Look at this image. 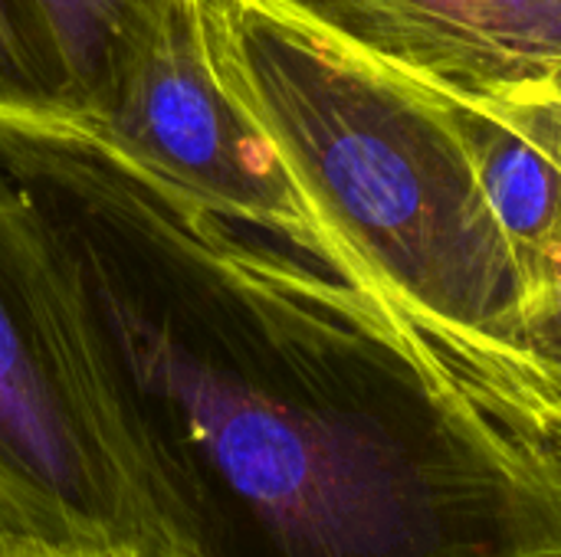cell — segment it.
<instances>
[{
    "instance_id": "6da1fadb",
    "label": "cell",
    "mask_w": 561,
    "mask_h": 557,
    "mask_svg": "<svg viewBox=\"0 0 561 557\" xmlns=\"http://www.w3.org/2000/svg\"><path fill=\"white\" fill-rule=\"evenodd\" d=\"M181 557H561V450L335 272L95 125L0 112Z\"/></svg>"
},
{
    "instance_id": "7a4b0ae2",
    "label": "cell",
    "mask_w": 561,
    "mask_h": 557,
    "mask_svg": "<svg viewBox=\"0 0 561 557\" xmlns=\"http://www.w3.org/2000/svg\"><path fill=\"white\" fill-rule=\"evenodd\" d=\"M220 76L335 246L339 279L480 391L519 368L516 259L437 95L279 0H204Z\"/></svg>"
},
{
    "instance_id": "3957f363",
    "label": "cell",
    "mask_w": 561,
    "mask_h": 557,
    "mask_svg": "<svg viewBox=\"0 0 561 557\" xmlns=\"http://www.w3.org/2000/svg\"><path fill=\"white\" fill-rule=\"evenodd\" d=\"M164 548L135 489L72 282L0 161V552Z\"/></svg>"
},
{
    "instance_id": "277c9868",
    "label": "cell",
    "mask_w": 561,
    "mask_h": 557,
    "mask_svg": "<svg viewBox=\"0 0 561 557\" xmlns=\"http://www.w3.org/2000/svg\"><path fill=\"white\" fill-rule=\"evenodd\" d=\"M89 125L227 220L339 276L332 240L214 62L204 0L171 10L115 102Z\"/></svg>"
},
{
    "instance_id": "5b68a950",
    "label": "cell",
    "mask_w": 561,
    "mask_h": 557,
    "mask_svg": "<svg viewBox=\"0 0 561 557\" xmlns=\"http://www.w3.org/2000/svg\"><path fill=\"white\" fill-rule=\"evenodd\" d=\"M414 85L510 112L561 95V0H279Z\"/></svg>"
},
{
    "instance_id": "8992f818",
    "label": "cell",
    "mask_w": 561,
    "mask_h": 557,
    "mask_svg": "<svg viewBox=\"0 0 561 557\" xmlns=\"http://www.w3.org/2000/svg\"><path fill=\"white\" fill-rule=\"evenodd\" d=\"M437 98L460 135L519 279H526L561 227V164L503 115L447 95Z\"/></svg>"
},
{
    "instance_id": "52a82bcc",
    "label": "cell",
    "mask_w": 561,
    "mask_h": 557,
    "mask_svg": "<svg viewBox=\"0 0 561 557\" xmlns=\"http://www.w3.org/2000/svg\"><path fill=\"white\" fill-rule=\"evenodd\" d=\"M181 0H33L62 76V115L95 121Z\"/></svg>"
},
{
    "instance_id": "ba28073f",
    "label": "cell",
    "mask_w": 561,
    "mask_h": 557,
    "mask_svg": "<svg viewBox=\"0 0 561 557\" xmlns=\"http://www.w3.org/2000/svg\"><path fill=\"white\" fill-rule=\"evenodd\" d=\"M483 394L500 407L546 404L561 410V227L523 279L516 378Z\"/></svg>"
},
{
    "instance_id": "9c48e42d",
    "label": "cell",
    "mask_w": 561,
    "mask_h": 557,
    "mask_svg": "<svg viewBox=\"0 0 561 557\" xmlns=\"http://www.w3.org/2000/svg\"><path fill=\"white\" fill-rule=\"evenodd\" d=\"M0 112H66L62 76L33 0H0Z\"/></svg>"
},
{
    "instance_id": "30bf717a",
    "label": "cell",
    "mask_w": 561,
    "mask_h": 557,
    "mask_svg": "<svg viewBox=\"0 0 561 557\" xmlns=\"http://www.w3.org/2000/svg\"><path fill=\"white\" fill-rule=\"evenodd\" d=\"M506 121H513L516 128H523L542 151H549L561 164V95L546 98V102H533V105H519L510 112H496Z\"/></svg>"
},
{
    "instance_id": "8fae6325",
    "label": "cell",
    "mask_w": 561,
    "mask_h": 557,
    "mask_svg": "<svg viewBox=\"0 0 561 557\" xmlns=\"http://www.w3.org/2000/svg\"><path fill=\"white\" fill-rule=\"evenodd\" d=\"M0 557H122V552H85V548H62L46 542H20L3 548Z\"/></svg>"
},
{
    "instance_id": "7c38bea8",
    "label": "cell",
    "mask_w": 561,
    "mask_h": 557,
    "mask_svg": "<svg viewBox=\"0 0 561 557\" xmlns=\"http://www.w3.org/2000/svg\"><path fill=\"white\" fill-rule=\"evenodd\" d=\"M513 414L526 423H533L536 430H542L546 437H552L561 450V410L546 407V404H526V407H513Z\"/></svg>"
},
{
    "instance_id": "4fadbf2b",
    "label": "cell",
    "mask_w": 561,
    "mask_h": 557,
    "mask_svg": "<svg viewBox=\"0 0 561 557\" xmlns=\"http://www.w3.org/2000/svg\"><path fill=\"white\" fill-rule=\"evenodd\" d=\"M122 557H181V555L164 552V548H131V552H122Z\"/></svg>"
}]
</instances>
